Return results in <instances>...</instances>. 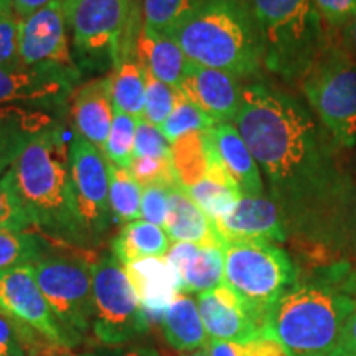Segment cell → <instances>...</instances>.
<instances>
[{
	"mask_svg": "<svg viewBox=\"0 0 356 356\" xmlns=\"http://www.w3.org/2000/svg\"><path fill=\"white\" fill-rule=\"evenodd\" d=\"M234 126L286 213H300L343 190V173L323 131L296 97L266 83L243 88Z\"/></svg>",
	"mask_w": 356,
	"mask_h": 356,
	"instance_id": "1",
	"label": "cell"
},
{
	"mask_svg": "<svg viewBox=\"0 0 356 356\" xmlns=\"http://www.w3.org/2000/svg\"><path fill=\"white\" fill-rule=\"evenodd\" d=\"M8 175L32 222L42 233L68 246H91L74 202L68 144L60 126L26 147L8 168Z\"/></svg>",
	"mask_w": 356,
	"mask_h": 356,
	"instance_id": "2",
	"label": "cell"
},
{
	"mask_svg": "<svg viewBox=\"0 0 356 356\" xmlns=\"http://www.w3.org/2000/svg\"><path fill=\"white\" fill-rule=\"evenodd\" d=\"M170 37L195 65L252 76L264 65L259 30L246 0H208Z\"/></svg>",
	"mask_w": 356,
	"mask_h": 356,
	"instance_id": "3",
	"label": "cell"
},
{
	"mask_svg": "<svg viewBox=\"0 0 356 356\" xmlns=\"http://www.w3.org/2000/svg\"><path fill=\"white\" fill-rule=\"evenodd\" d=\"M355 307L353 297L323 284L292 286L267 314L264 335L292 356H341L346 320Z\"/></svg>",
	"mask_w": 356,
	"mask_h": 356,
	"instance_id": "4",
	"label": "cell"
},
{
	"mask_svg": "<svg viewBox=\"0 0 356 356\" xmlns=\"http://www.w3.org/2000/svg\"><path fill=\"white\" fill-rule=\"evenodd\" d=\"M259 30L264 66L289 83L304 79L328 48L315 0H246Z\"/></svg>",
	"mask_w": 356,
	"mask_h": 356,
	"instance_id": "5",
	"label": "cell"
},
{
	"mask_svg": "<svg viewBox=\"0 0 356 356\" xmlns=\"http://www.w3.org/2000/svg\"><path fill=\"white\" fill-rule=\"evenodd\" d=\"M225 286L266 323L273 305L296 282V267L284 249L269 241L225 243Z\"/></svg>",
	"mask_w": 356,
	"mask_h": 356,
	"instance_id": "6",
	"label": "cell"
},
{
	"mask_svg": "<svg viewBox=\"0 0 356 356\" xmlns=\"http://www.w3.org/2000/svg\"><path fill=\"white\" fill-rule=\"evenodd\" d=\"M92 270L91 333L106 348L124 346L149 332V315L142 307L126 269L113 254L99 257Z\"/></svg>",
	"mask_w": 356,
	"mask_h": 356,
	"instance_id": "7",
	"label": "cell"
},
{
	"mask_svg": "<svg viewBox=\"0 0 356 356\" xmlns=\"http://www.w3.org/2000/svg\"><path fill=\"white\" fill-rule=\"evenodd\" d=\"M302 89L333 140L346 149L353 147L356 144L355 58L341 44H328L320 60L302 79Z\"/></svg>",
	"mask_w": 356,
	"mask_h": 356,
	"instance_id": "8",
	"label": "cell"
},
{
	"mask_svg": "<svg viewBox=\"0 0 356 356\" xmlns=\"http://www.w3.org/2000/svg\"><path fill=\"white\" fill-rule=\"evenodd\" d=\"M33 267L66 346L76 348L91 333L92 264L79 257L44 254Z\"/></svg>",
	"mask_w": 356,
	"mask_h": 356,
	"instance_id": "9",
	"label": "cell"
},
{
	"mask_svg": "<svg viewBox=\"0 0 356 356\" xmlns=\"http://www.w3.org/2000/svg\"><path fill=\"white\" fill-rule=\"evenodd\" d=\"M63 10L83 74H101L121 63L127 22L122 0H73Z\"/></svg>",
	"mask_w": 356,
	"mask_h": 356,
	"instance_id": "10",
	"label": "cell"
},
{
	"mask_svg": "<svg viewBox=\"0 0 356 356\" xmlns=\"http://www.w3.org/2000/svg\"><path fill=\"white\" fill-rule=\"evenodd\" d=\"M0 315L15 325L29 350L38 348V338L53 350H68L63 332L38 286L33 264L0 273Z\"/></svg>",
	"mask_w": 356,
	"mask_h": 356,
	"instance_id": "11",
	"label": "cell"
},
{
	"mask_svg": "<svg viewBox=\"0 0 356 356\" xmlns=\"http://www.w3.org/2000/svg\"><path fill=\"white\" fill-rule=\"evenodd\" d=\"M68 160L78 215L92 246L108 233L113 221L108 159L102 149L74 132L68 142Z\"/></svg>",
	"mask_w": 356,
	"mask_h": 356,
	"instance_id": "12",
	"label": "cell"
},
{
	"mask_svg": "<svg viewBox=\"0 0 356 356\" xmlns=\"http://www.w3.org/2000/svg\"><path fill=\"white\" fill-rule=\"evenodd\" d=\"M68 33V22L60 0L20 20V63L26 68L56 73L78 84L83 73L74 61Z\"/></svg>",
	"mask_w": 356,
	"mask_h": 356,
	"instance_id": "13",
	"label": "cell"
},
{
	"mask_svg": "<svg viewBox=\"0 0 356 356\" xmlns=\"http://www.w3.org/2000/svg\"><path fill=\"white\" fill-rule=\"evenodd\" d=\"M76 84L50 71L22 63L0 66V106L58 111L73 97Z\"/></svg>",
	"mask_w": 356,
	"mask_h": 356,
	"instance_id": "14",
	"label": "cell"
},
{
	"mask_svg": "<svg viewBox=\"0 0 356 356\" xmlns=\"http://www.w3.org/2000/svg\"><path fill=\"white\" fill-rule=\"evenodd\" d=\"M197 304L210 341H246L264 335V322L225 284L198 293Z\"/></svg>",
	"mask_w": 356,
	"mask_h": 356,
	"instance_id": "15",
	"label": "cell"
},
{
	"mask_svg": "<svg viewBox=\"0 0 356 356\" xmlns=\"http://www.w3.org/2000/svg\"><path fill=\"white\" fill-rule=\"evenodd\" d=\"M222 244L231 241H269L284 243L287 229L279 204L264 195H243L238 204L213 221Z\"/></svg>",
	"mask_w": 356,
	"mask_h": 356,
	"instance_id": "16",
	"label": "cell"
},
{
	"mask_svg": "<svg viewBox=\"0 0 356 356\" xmlns=\"http://www.w3.org/2000/svg\"><path fill=\"white\" fill-rule=\"evenodd\" d=\"M180 92L216 124L234 122L241 108L243 88L226 71L188 61Z\"/></svg>",
	"mask_w": 356,
	"mask_h": 356,
	"instance_id": "17",
	"label": "cell"
},
{
	"mask_svg": "<svg viewBox=\"0 0 356 356\" xmlns=\"http://www.w3.org/2000/svg\"><path fill=\"white\" fill-rule=\"evenodd\" d=\"M165 259L175 269L181 293H202L225 284V251L220 246L172 243Z\"/></svg>",
	"mask_w": 356,
	"mask_h": 356,
	"instance_id": "18",
	"label": "cell"
},
{
	"mask_svg": "<svg viewBox=\"0 0 356 356\" xmlns=\"http://www.w3.org/2000/svg\"><path fill=\"white\" fill-rule=\"evenodd\" d=\"M55 127L58 122L50 111L0 106V175L15 163L35 139Z\"/></svg>",
	"mask_w": 356,
	"mask_h": 356,
	"instance_id": "19",
	"label": "cell"
},
{
	"mask_svg": "<svg viewBox=\"0 0 356 356\" xmlns=\"http://www.w3.org/2000/svg\"><path fill=\"white\" fill-rule=\"evenodd\" d=\"M74 132L102 149L113 126L114 106L108 76H97L76 86L73 92Z\"/></svg>",
	"mask_w": 356,
	"mask_h": 356,
	"instance_id": "20",
	"label": "cell"
},
{
	"mask_svg": "<svg viewBox=\"0 0 356 356\" xmlns=\"http://www.w3.org/2000/svg\"><path fill=\"white\" fill-rule=\"evenodd\" d=\"M147 315L162 318L173 299L181 293L175 269L165 257H149L124 266Z\"/></svg>",
	"mask_w": 356,
	"mask_h": 356,
	"instance_id": "21",
	"label": "cell"
},
{
	"mask_svg": "<svg viewBox=\"0 0 356 356\" xmlns=\"http://www.w3.org/2000/svg\"><path fill=\"white\" fill-rule=\"evenodd\" d=\"M210 134L221 165L236 181L243 195H264L261 168L233 122H221L210 127Z\"/></svg>",
	"mask_w": 356,
	"mask_h": 356,
	"instance_id": "22",
	"label": "cell"
},
{
	"mask_svg": "<svg viewBox=\"0 0 356 356\" xmlns=\"http://www.w3.org/2000/svg\"><path fill=\"white\" fill-rule=\"evenodd\" d=\"M172 243H191L200 246H220L222 239L215 222L188 197L181 186H172L168 198L167 221L163 226Z\"/></svg>",
	"mask_w": 356,
	"mask_h": 356,
	"instance_id": "23",
	"label": "cell"
},
{
	"mask_svg": "<svg viewBox=\"0 0 356 356\" xmlns=\"http://www.w3.org/2000/svg\"><path fill=\"white\" fill-rule=\"evenodd\" d=\"M137 60L155 78L180 91L188 58L181 51L175 38L144 29L137 38Z\"/></svg>",
	"mask_w": 356,
	"mask_h": 356,
	"instance_id": "24",
	"label": "cell"
},
{
	"mask_svg": "<svg viewBox=\"0 0 356 356\" xmlns=\"http://www.w3.org/2000/svg\"><path fill=\"white\" fill-rule=\"evenodd\" d=\"M165 341L180 353L208 348L210 338L204 332L198 304L188 293H178L160 318Z\"/></svg>",
	"mask_w": 356,
	"mask_h": 356,
	"instance_id": "25",
	"label": "cell"
},
{
	"mask_svg": "<svg viewBox=\"0 0 356 356\" xmlns=\"http://www.w3.org/2000/svg\"><path fill=\"white\" fill-rule=\"evenodd\" d=\"M172 246L165 229L145 220L122 225L111 243V254L122 266L134 264L149 257H165Z\"/></svg>",
	"mask_w": 356,
	"mask_h": 356,
	"instance_id": "26",
	"label": "cell"
},
{
	"mask_svg": "<svg viewBox=\"0 0 356 356\" xmlns=\"http://www.w3.org/2000/svg\"><path fill=\"white\" fill-rule=\"evenodd\" d=\"M185 191L211 221L220 220L221 216L229 213L243 197V191L221 165L218 154L213 160L208 175L195 185L185 188Z\"/></svg>",
	"mask_w": 356,
	"mask_h": 356,
	"instance_id": "27",
	"label": "cell"
},
{
	"mask_svg": "<svg viewBox=\"0 0 356 356\" xmlns=\"http://www.w3.org/2000/svg\"><path fill=\"white\" fill-rule=\"evenodd\" d=\"M216 157L210 129L190 132L172 144V163L175 170L178 186L188 188L203 180L210 172L213 160Z\"/></svg>",
	"mask_w": 356,
	"mask_h": 356,
	"instance_id": "28",
	"label": "cell"
},
{
	"mask_svg": "<svg viewBox=\"0 0 356 356\" xmlns=\"http://www.w3.org/2000/svg\"><path fill=\"white\" fill-rule=\"evenodd\" d=\"M109 91L114 109L136 119L145 113V68L137 58L127 56L111 71Z\"/></svg>",
	"mask_w": 356,
	"mask_h": 356,
	"instance_id": "29",
	"label": "cell"
},
{
	"mask_svg": "<svg viewBox=\"0 0 356 356\" xmlns=\"http://www.w3.org/2000/svg\"><path fill=\"white\" fill-rule=\"evenodd\" d=\"M109 167V203L113 220L121 225L142 220V195L144 188L139 185L129 168L114 165L108 160Z\"/></svg>",
	"mask_w": 356,
	"mask_h": 356,
	"instance_id": "30",
	"label": "cell"
},
{
	"mask_svg": "<svg viewBox=\"0 0 356 356\" xmlns=\"http://www.w3.org/2000/svg\"><path fill=\"white\" fill-rule=\"evenodd\" d=\"M208 0H144V29L170 35Z\"/></svg>",
	"mask_w": 356,
	"mask_h": 356,
	"instance_id": "31",
	"label": "cell"
},
{
	"mask_svg": "<svg viewBox=\"0 0 356 356\" xmlns=\"http://www.w3.org/2000/svg\"><path fill=\"white\" fill-rule=\"evenodd\" d=\"M47 254V243L29 231L0 229V273L13 267L35 264Z\"/></svg>",
	"mask_w": 356,
	"mask_h": 356,
	"instance_id": "32",
	"label": "cell"
},
{
	"mask_svg": "<svg viewBox=\"0 0 356 356\" xmlns=\"http://www.w3.org/2000/svg\"><path fill=\"white\" fill-rule=\"evenodd\" d=\"M137 122H139V119L114 109L113 126H111L108 140L102 147L106 159L114 165L131 168L134 162V142H136Z\"/></svg>",
	"mask_w": 356,
	"mask_h": 356,
	"instance_id": "33",
	"label": "cell"
},
{
	"mask_svg": "<svg viewBox=\"0 0 356 356\" xmlns=\"http://www.w3.org/2000/svg\"><path fill=\"white\" fill-rule=\"evenodd\" d=\"M215 121L211 118H208L202 109H198L193 102L186 99V97L178 91L175 106L170 115L167 118V121L162 124L160 131H162L165 139L170 144L184 137L185 134L190 132H198V131H207L215 126Z\"/></svg>",
	"mask_w": 356,
	"mask_h": 356,
	"instance_id": "34",
	"label": "cell"
},
{
	"mask_svg": "<svg viewBox=\"0 0 356 356\" xmlns=\"http://www.w3.org/2000/svg\"><path fill=\"white\" fill-rule=\"evenodd\" d=\"M177 95V89L160 81L145 68V121L154 124L159 129L162 127V124L167 121V118L173 111Z\"/></svg>",
	"mask_w": 356,
	"mask_h": 356,
	"instance_id": "35",
	"label": "cell"
},
{
	"mask_svg": "<svg viewBox=\"0 0 356 356\" xmlns=\"http://www.w3.org/2000/svg\"><path fill=\"white\" fill-rule=\"evenodd\" d=\"M211 356H292L286 346L270 337H257L246 341H210Z\"/></svg>",
	"mask_w": 356,
	"mask_h": 356,
	"instance_id": "36",
	"label": "cell"
},
{
	"mask_svg": "<svg viewBox=\"0 0 356 356\" xmlns=\"http://www.w3.org/2000/svg\"><path fill=\"white\" fill-rule=\"evenodd\" d=\"M30 226H33L32 218L22 204L7 170L0 175V229L26 231Z\"/></svg>",
	"mask_w": 356,
	"mask_h": 356,
	"instance_id": "37",
	"label": "cell"
},
{
	"mask_svg": "<svg viewBox=\"0 0 356 356\" xmlns=\"http://www.w3.org/2000/svg\"><path fill=\"white\" fill-rule=\"evenodd\" d=\"M129 170L132 172L134 178L139 181L142 188H149V186H168V188H172V186L178 185L172 159H134Z\"/></svg>",
	"mask_w": 356,
	"mask_h": 356,
	"instance_id": "38",
	"label": "cell"
},
{
	"mask_svg": "<svg viewBox=\"0 0 356 356\" xmlns=\"http://www.w3.org/2000/svg\"><path fill=\"white\" fill-rule=\"evenodd\" d=\"M140 157L172 159V144L159 127L145 119L137 122L136 142H134V159Z\"/></svg>",
	"mask_w": 356,
	"mask_h": 356,
	"instance_id": "39",
	"label": "cell"
},
{
	"mask_svg": "<svg viewBox=\"0 0 356 356\" xmlns=\"http://www.w3.org/2000/svg\"><path fill=\"white\" fill-rule=\"evenodd\" d=\"M19 32L20 19L13 10L0 17V66L20 63Z\"/></svg>",
	"mask_w": 356,
	"mask_h": 356,
	"instance_id": "40",
	"label": "cell"
},
{
	"mask_svg": "<svg viewBox=\"0 0 356 356\" xmlns=\"http://www.w3.org/2000/svg\"><path fill=\"white\" fill-rule=\"evenodd\" d=\"M168 198H170V188L168 186H149V188H144V195H142V220L163 228L168 213Z\"/></svg>",
	"mask_w": 356,
	"mask_h": 356,
	"instance_id": "41",
	"label": "cell"
},
{
	"mask_svg": "<svg viewBox=\"0 0 356 356\" xmlns=\"http://www.w3.org/2000/svg\"><path fill=\"white\" fill-rule=\"evenodd\" d=\"M323 24L341 30L356 17V0H315Z\"/></svg>",
	"mask_w": 356,
	"mask_h": 356,
	"instance_id": "42",
	"label": "cell"
},
{
	"mask_svg": "<svg viewBox=\"0 0 356 356\" xmlns=\"http://www.w3.org/2000/svg\"><path fill=\"white\" fill-rule=\"evenodd\" d=\"M26 343L10 320L0 315V356H26Z\"/></svg>",
	"mask_w": 356,
	"mask_h": 356,
	"instance_id": "43",
	"label": "cell"
},
{
	"mask_svg": "<svg viewBox=\"0 0 356 356\" xmlns=\"http://www.w3.org/2000/svg\"><path fill=\"white\" fill-rule=\"evenodd\" d=\"M126 6L127 22H126V42L124 47H136L137 38L144 26V0H122ZM124 56H126V48H124Z\"/></svg>",
	"mask_w": 356,
	"mask_h": 356,
	"instance_id": "44",
	"label": "cell"
},
{
	"mask_svg": "<svg viewBox=\"0 0 356 356\" xmlns=\"http://www.w3.org/2000/svg\"><path fill=\"white\" fill-rule=\"evenodd\" d=\"M79 356H160L157 351L150 346H142V345H132V346H115V348H102L88 351Z\"/></svg>",
	"mask_w": 356,
	"mask_h": 356,
	"instance_id": "45",
	"label": "cell"
},
{
	"mask_svg": "<svg viewBox=\"0 0 356 356\" xmlns=\"http://www.w3.org/2000/svg\"><path fill=\"white\" fill-rule=\"evenodd\" d=\"M53 2H55V0H10L12 10L20 20L33 15L35 12L42 10V8L50 6Z\"/></svg>",
	"mask_w": 356,
	"mask_h": 356,
	"instance_id": "46",
	"label": "cell"
},
{
	"mask_svg": "<svg viewBox=\"0 0 356 356\" xmlns=\"http://www.w3.org/2000/svg\"><path fill=\"white\" fill-rule=\"evenodd\" d=\"M341 356H356V307L346 320L343 337V353Z\"/></svg>",
	"mask_w": 356,
	"mask_h": 356,
	"instance_id": "47",
	"label": "cell"
},
{
	"mask_svg": "<svg viewBox=\"0 0 356 356\" xmlns=\"http://www.w3.org/2000/svg\"><path fill=\"white\" fill-rule=\"evenodd\" d=\"M341 47L356 60V17L341 29Z\"/></svg>",
	"mask_w": 356,
	"mask_h": 356,
	"instance_id": "48",
	"label": "cell"
},
{
	"mask_svg": "<svg viewBox=\"0 0 356 356\" xmlns=\"http://www.w3.org/2000/svg\"><path fill=\"white\" fill-rule=\"evenodd\" d=\"M343 291H345V293H348L350 297H356V269L350 274V277L346 279Z\"/></svg>",
	"mask_w": 356,
	"mask_h": 356,
	"instance_id": "49",
	"label": "cell"
},
{
	"mask_svg": "<svg viewBox=\"0 0 356 356\" xmlns=\"http://www.w3.org/2000/svg\"><path fill=\"white\" fill-rule=\"evenodd\" d=\"M8 12H12L10 0H0V17L6 15Z\"/></svg>",
	"mask_w": 356,
	"mask_h": 356,
	"instance_id": "50",
	"label": "cell"
},
{
	"mask_svg": "<svg viewBox=\"0 0 356 356\" xmlns=\"http://www.w3.org/2000/svg\"><path fill=\"white\" fill-rule=\"evenodd\" d=\"M180 356H211L208 348H202V350H195V351H188V353H181Z\"/></svg>",
	"mask_w": 356,
	"mask_h": 356,
	"instance_id": "51",
	"label": "cell"
},
{
	"mask_svg": "<svg viewBox=\"0 0 356 356\" xmlns=\"http://www.w3.org/2000/svg\"><path fill=\"white\" fill-rule=\"evenodd\" d=\"M60 2H61V6L66 7V6H70V3L73 2V0H60Z\"/></svg>",
	"mask_w": 356,
	"mask_h": 356,
	"instance_id": "52",
	"label": "cell"
},
{
	"mask_svg": "<svg viewBox=\"0 0 356 356\" xmlns=\"http://www.w3.org/2000/svg\"><path fill=\"white\" fill-rule=\"evenodd\" d=\"M38 356H55V355H38Z\"/></svg>",
	"mask_w": 356,
	"mask_h": 356,
	"instance_id": "53",
	"label": "cell"
}]
</instances>
